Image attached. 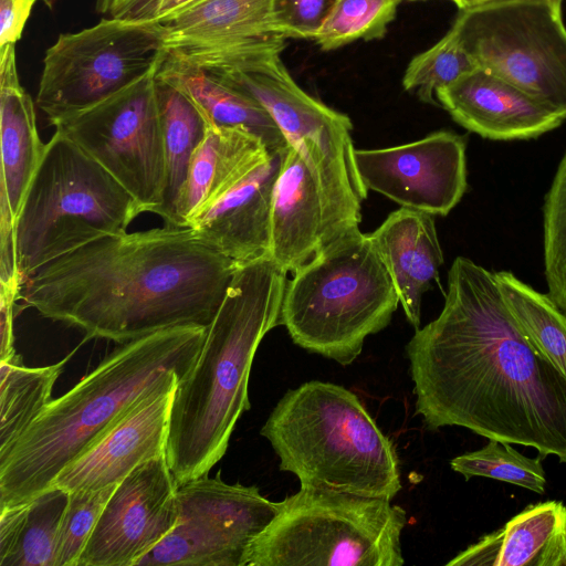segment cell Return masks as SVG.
I'll list each match as a JSON object with an SVG mask.
<instances>
[{
	"label": "cell",
	"mask_w": 566,
	"mask_h": 566,
	"mask_svg": "<svg viewBox=\"0 0 566 566\" xmlns=\"http://www.w3.org/2000/svg\"><path fill=\"white\" fill-rule=\"evenodd\" d=\"M180 379L172 375L143 395L105 434L64 467L52 486L70 493L117 484L139 464L166 454L170 408Z\"/></svg>",
	"instance_id": "16"
},
{
	"label": "cell",
	"mask_w": 566,
	"mask_h": 566,
	"mask_svg": "<svg viewBox=\"0 0 566 566\" xmlns=\"http://www.w3.org/2000/svg\"><path fill=\"white\" fill-rule=\"evenodd\" d=\"M447 565L566 566V506L559 501L528 505Z\"/></svg>",
	"instance_id": "22"
},
{
	"label": "cell",
	"mask_w": 566,
	"mask_h": 566,
	"mask_svg": "<svg viewBox=\"0 0 566 566\" xmlns=\"http://www.w3.org/2000/svg\"><path fill=\"white\" fill-rule=\"evenodd\" d=\"M166 56L159 22L102 19L46 50L36 105L50 123L81 112L159 69Z\"/></svg>",
	"instance_id": "11"
},
{
	"label": "cell",
	"mask_w": 566,
	"mask_h": 566,
	"mask_svg": "<svg viewBox=\"0 0 566 566\" xmlns=\"http://www.w3.org/2000/svg\"><path fill=\"white\" fill-rule=\"evenodd\" d=\"M196 0H99V11L134 22H159Z\"/></svg>",
	"instance_id": "36"
},
{
	"label": "cell",
	"mask_w": 566,
	"mask_h": 566,
	"mask_svg": "<svg viewBox=\"0 0 566 566\" xmlns=\"http://www.w3.org/2000/svg\"><path fill=\"white\" fill-rule=\"evenodd\" d=\"M436 97L458 124L493 140L536 138L564 120L522 90L480 67L440 88Z\"/></svg>",
	"instance_id": "20"
},
{
	"label": "cell",
	"mask_w": 566,
	"mask_h": 566,
	"mask_svg": "<svg viewBox=\"0 0 566 566\" xmlns=\"http://www.w3.org/2000/svg\"><path fill=\"white\" fill-rule=\"evenodd\" d=\"M335 0H275L276 31L284 39L313 40Z\"/></svg>",
	"instance_id": "35"
},
{
	"label": "cell",
	"mask_w": 566,
	"mask_h": 566,
	"mask_svg": "<svg viewBox=\"0 0 566 566\" xmlns=\"http://www.w3.org/2000/svg\"><path fill=\"white\" fill-rule=\"evenodd\" d=\"M48 6H51L54 0H43Z\"/></svg>",
	"instance_id": "41"
},
{
	"label": "cell",
	"mask_w": 566,
	"mask_h": 566,
	"mask_svg": "<svg viewBox=\"0 0 566 566\" xmlns=\"http://www.w3.org/2000/svg\"><path fill=\"white\" fill-rule=\"evenodd\" d=\"M142 212L115 178L55 130L15 220L22 285L50 262L95 240L126 232Z\"/></svg>",
	"instance_id": "7"
},
{
	"label": "cell",
	"mask_w": 566,
	"mask_h": 566,
	"mask_svg": "<svg viewBox=\"0 0 566 566\" xmlns=\"http://www.w3.org/2000/svg\"><path fill=\"white\" fill-rule=\"evenodd\" d=\"M285 150L271 151L188 224L238 265L269 255L272 198Z\"/></svg>",
	"instance_id": "19"
},
{
	"label": "cell",
	"mask_w": 566,
	"mask_h": 566,
	"mask_svg": "<svg viewBox=\"0 0 566 566\" xmlns=\"http://www.w3.org/2000/svg\"><path fill=\"white\" fill-rule=\"evenodd\" d=\"M542 459L541 454L527 458L510 443L490 439L482 449L453 458L450 465L467 481L472 476H484L542 494L546 485Z\"/></svg>",
	"instance_id": "31"
},
{
	"label": "cell",
	"mask_w": 566,
	"mask_h": 566,
	"mask_svg": "<svg viewBox=\"0 0 566 566\" xmlns=\"http://www.w3.org/2000/svg\"><path fill=\"white\" fill-rule=\"evenodd\" d=\"M157 74L182 91L209 124L245 130L261 139L270 151L287 147V140L268 111L223 80L168 52Z\"/></svg>",
	"instance_id": "25"
},
{
	"label": "cell",
	"mask_w": 566,
	"mask_h": 566,
	"mask_svg": "<svg viewBox=\"0 0 566 566\" xmlns=\"http://www.w3.org/2000/svg\"><path fill=\"white\" fill-rule=\"evenodd\" d=\"M543 217L548 295L566 314V153L545 197Z\"/></svg>",
	"instance_id": "33"
},
{
	"label": "cell",
	"mask_w": 566,
	"mask_h": 566,
	"mask_svg": "<svg viewBox=\"0 0 566 566\" xmlns=\"http://www.w3.org/2000/svg\"><path fill=\"white\" fill-rule=\"evenodd\" d=\"M208 327L181 325L122 344L42 413L0 458V509L23 504L105 434L146 392L172 375L181 379ZM180 379V380H181Z\"/></svg>",
	"instance_id": "4"
},
{
	"label": "cell",
	"mask_w": 566,
	"mask_h": 566,
	"mask_svg": "<svg viewBox=\"0 0 566 566\" xmlns=\"http://www.w3.org/2000/svg\"><path fill=\"white\" fill-rule=\"evenodd\" d=\"M416 412L566 463V376L526 338L494 273L458 256L439 316L406 346Z\"/></svg>",
	"instance_id": "1"
},
{
	"label": "cell",
	"mask_w": 566,
	"mask_h": 566,
	"mask_svg": "<svg viewBox=\"0 0 566 566\" xmlns=\"http://www.w3.org/2000/svg\"><path fill=\"white\" fill-rule=\"evenodd\" d=\"M280 503L245 566H402L406 511L390 500L303 488Z\"/></svg>",
	"instance_id": "8"
},
{
	"label": "cell",
	"mask_w": 566,
	"mask_h": 566,
	"mask_svg": "<svg viewBox=\"0 0 566 566\" xmlns=\"http://www.w3.org/2000/svg\"><path fill=\"white\" fill-rule=\"evenodd\" d=\"M36 0H0V49L17 44Z\"/></svg>",
	"instance_id": "38"
},
{
	"label": "cell",
	"mask_w": 566,
	"mask_h": 566,
	"mask_svg": "<svg viewBox=\"0 0 566 566\" xmlns=\"http://www.w3.org/2000/svg\"><path fill=\"white\" fill-rule=\"evenodd\" d=\"M166 159V189L157 212L175 226V205L186 180L191 157L209 123L196 104L177 86L156 74Z\"/></svg>",
	"instance_id": "26"
},
{
	"label": "cell",
	"mask_w": 566,
	"mask_h": 566,
	"mask_svg": "<svg viewBox=\"0 0 566 566\" xmlns=\"http://www.w3.org/2000/svg\"><path fill=\"white\" fill-rule=\"evenodd\" d=\"M202 70L255 98L271 115L287 144L314 139L331 147L354 148L349 117L301 88L282 62L281 53Z\"/></svg>",
	"instance_id": "18"
},
{
	"label": "cell",
	"mask_w": 566,
	"mask_h": 566,
	"mask_svg": "<svg viewBox=\"0 0 566 566\" xmlns=\"http://www.w3.org/2000/svg\"><path fill=\"white\" fill-rule=\"evenodd\" d=\"M0 282H22L15 220L46 144L38 132L34 103L19 81L15 45L0 49Z\"/></svg>",
	"instance_id": "17"
},
{
	"label": "cell",
	"mask_w": 566,
	"mask_h": 566,
	"mask_svg": "<svg viewBox=\"0 0 566 566\" xmlns=\"http://www.w3.org/2000/svg\"><path fill=\"white\" fill-rule=\"evenodd\" d=\"M67 500L69 492L51 486L29 501L19 539L0 566H55L60 524Z\"/></svg>",
	"instance_id": "29"
},
{
	"label": "cell",
	"mask_w": 566,
	"mask_h": 566,
	"mask_svg": "<svg viewBox=\"0 0 566 566\" xmlns=\"http://www.w3.org/2000/svg\"><path fill=\"white\" fill-rule=\"evenodd\" d=\"M158 70L88 108L50 123L115 178L143 212L156 214L166 189Z\"/></svg>",
	"instance_id": "12"
},
{
	"label": "cell",
	"mask_w": 566,
	"mask_h": 566,
	"mask_svg": "<svg viewBox=\"0 0 566 566\" xmlns=\"http://www.w3.org/2000/svg\"><path fill=\"white\" fill-rule=\"evenodd\" d=\"M261 436L303 488L392 500L401 490L392 441L357 395L344 386L311 380L276 403Z\"/></svg>",
	"instance_id": "5"
},
{
	"label": "cell",
	"mask_w": 566,
	"mask_h": 566,
	"mask_svg": "<svg viewBox=\"0 0 566 566\" xmlns=\"http://www.w3.org/2000/svg\"><path fill=\"white\" fill-rule=\"evenodd\" d=\"M369 237L415 329L420 327L422 295L439 279L443 253L432 214L401 207Z\"/></svg>",
	"instance_id": "21"
},
{
	"label": "cell",
	"mask_w": 566,
	"mask_h": 566,
	"mask_svg": "<svg viewBox=\"0 0 566 566\" xmlns=\"http://www.w3.org/2000/svg\"><path fill=\"white\" fill-rule=\"evenodd\" d=\"M461 10L472 9L490 0H452Z\"/></svg>",
	"instance_id": "40"
},
{
	"label": "cell",
	"mask_w": 566,
	"mask_h": 566,
	"mask_svg": "<svg viewBox=\"0 0 566 566\" xmlns=\"http://www.w3.org/2000/svg\"><path fill=\"white\" fill-rule=\"evenodd\" d=\"M175 527L136 566H245L253 539L272 522L280 503L255 485L202 476L179 484Z\"/></svg>",
	"instance_id": "13"
},
{
	"label": "cell",
	"mask_w": 566,
	"mask_h": 566,
	"mask_svg": "<svg viewBox=\"0 0 566 566\" xmlns=\"http://www.w3.org/2000/svg\"><path fill=\"white\" fill-rule=\"evenodd\" d=\"M399 298L369 233L352 229L293 272L280 325L294 344L350 365L367 336L387 327Z\"/></svg>",
	"instance_id": "6"
},
{
	"label": "cell",
	"mask_w": 566,
	"mask_h": 566,
	"mask_svg": "<svg viewBox=\"0 0 566 566\" xmlns=\"http://www.w3.org/2000/svg\"><path fill=\"white\" fill-rule=\"evenodd\" d=\"M504 302L533 347L566 376V314L507 271L493 272Z\"/></svg>",
	"instance_id": "28"
},
{
	"label": "cell",
	"mask_w": 566,
	"mask_h": 566,
	"mask_svg": "<svg viewBox=\"0 0 566 566\" xmlns=\"http://www.w3.org/2000/svg\"><path fill=\"white\" fill-rule=\"evenodd\" d=\"M117 484L69 493L57 538L55 566H77L80 556Z\"/></svg>",
	"instance_id": "34"
},
{
	"label": "cell",
	"mask_w": 566,
	"mask_h": 566,
	"mask_svg": "<svg viewBox=\"0 0 566 566\" xmlns=\"http://www.w3.org/2000/svg\"><path fill=\"white\" fill-rule=\"evenodd\" d=\"M465 139L449 130L392 147L355 149L367 190L405 208L447 216L468 188Z\"/></svg>",
	"instance_id": "15"
},
{
	"label": "cell",
	"mask_w": 566,
	"mask_h": 566,
	"mask_svg": "<svg viewBox=\"0 0 566 566\" xmlns=\"http://www.w3.org/2000/svg\"><path fill=\"white\" fill-rule=\"evenodd\" d=\"M29 502L0 509V562L14 548L27 513Z\"/></svg>",
	"instance_id": "39"
},
{
	"label": "cell",
	"mask_w": 566,
	"mask_h": 566,
	"mask_svg": "<svg viewBox=\"0 0 566 566\" xmlns=\"http://www.w3.org/2000/svg\"><path fill=\"white\" fill-rule=\"evenodd\" d=\"M21 289L22 286L18 283H0V361L10 360L17 355L14 349L13 319Z\"/></svg>",
	"instance_id": "37"
},
{
	"label": "cell",
	"mask_w": 566,
	"mask_h": 566,
	"mask_svg": "<svg viewBox=\"0 0 566 566\" xmlns=\"http://www.w3.org/2000/svg\"><path fill=\"white\" fill-rule=\"evenodd\" d=\"M475 67L451 28L441 40L409 62L402 85L406 91L415 92L422 102L436 104L434 96L440 88Z\"/></svg>",
	"instance_id": "32"
},
{
	"label": "cell",
	"mask_w": 566,
	"mask_h": 566,
	"mask_svg": "<svg viewBox=\"0 0 566 566\" xmlns=\"http://www.w3.org/2000/svg\"><path fill=\"white\" fill-rule=\"evenodd\" d=\"M286 274L270 255L237 266L199 356L174 394L166 455L178 484L209 474L250 409L252 361L280 324Z\"/></svg>",
	"instance_id": "3"
},
{
	"label": "cell",
	"mask_w": 566,
	"mask_h": 566,
	"mask_svg": "<svg viewBox=\"0 0 566 566\" xmlns=\"http://www.w3.org/2000/svg\"><path fill=\"white\" fill-rule=\"evenodd\" d=\"M178 486L166 454L136 467L106 503L77 566H136L177 524Z\"/></svg>",
	"instance_id": "14"
},
{
	"label": "cell",
	"mask_w": 566,
	"mask_h": 566,
	"mask_svg": "<svg viewBox=\"0 0 566 566\" xmlns=\"http://www.w3.org/2000/svg\"><path fill=\"white\" fill-rule=\"evenodd\" d=\"M256 136L231 127L209 124L195 150L175 205V226L190 220L245 177L269 155Z\"/></svg>",
	"instance_id": "23"
},
{
	"label": "cell",
	"mask_w": 566,
	"mask_h": 566,
	"mask_svg": "<svg viewBox=\"0 0 566 566\" xmlns=\"http://www.w3.org/2000/svg\"><path fill=\"white\" fill-rule=\"evenodd\" d=\"M403 0H335L313 41L329 51L356 40L381 38Z\"/></svg>",
	"instance_id": "30"
},
{
	"label": "cell",
	"mask_w": 566,
	"mask_h": 566,
	"mask_svg": "<svg viewBox=\"0 0 566 566\" xmlns=\"http://www.w3.org/2000/svg\"><path fill=\"white\" fill-rule=\"evenodd\" d=\"M70 357L43 367L23 366L19 354L0 361V458L51 402L53 386Z\"/></svg>",
	"instance_id": "27"
},
{
	"label": "cell",
	"mask_w": 566,
	"mask_h": 566,
	"mask_svg": "<svg viewBox=\"0 0 566 566\" xmlns=\"http://www.w3.org/2000/svg\"><path fill=\"white\" fill-rule=\"evenodd\" d=\"M238 264L190 227L108 235L41 268L22 285V308L124 344L213 321Z\"/></svg>",
	"instance_id": "2"
},
{
	"label": "cell",
	"mask_w": 566,
	"mask_h": 566,
	"mask_svg": "<svg viewBox=\"0 0 566 566\" xmlns=\"http://www.w3.org/2000/svg\"><path fill=\"white\" fill-rule=\"evenodd\" d=\"M355 148L314 139L287 144L271 209L269 255L294 272L324 245L359 228L367 197L355 163Z\"/></svg>",
	"instance_id": "9"
},
{
	"label": "cell",
	"mask_w": 566,
	"mask_h": 566,
	"mask_svg": "<svg viewBox=\"0 0 566 566\" xmlns=\"http://www.w3.org/2000/svg\"><path fill=\"white\" fill-rule=\"evenodd\" d=\"M159 23L167 52L281 36L275 0H196Z\"/></svg>",
	"instance_id": "24"
},
{
	"label": "cell",
	"mask_w": 566,
	"mask_h": 566,
	"mask_svg": "<svg viewBox=\"0 0 566 566\" xmlns=\"http://www.w3.org/2000/svg\"><path fill=\"white\" fill-rule=\"evenodd\" d=\"M476 67L566 119V27L562 0H490L452 25Z\"/></svg>",
	"instance_id": "10"
}]
</instances>
